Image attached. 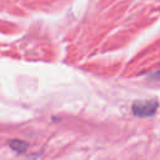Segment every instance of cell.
<instances>
[{"label":"cell","mask_w":160,"mask_h":160,"mask_svg":"<svg viewBox=\"0 0 160 160\" xmlns=\"http://www.w3.org/2000/svg\"><path fill=\"white\" fill-rule=\"evenodd\" d=\"M9 146L11 149L16 150L18 152H22V151H25L28 149V144L24 142V141H21V140H11L9 142Z\"/></svg>","instance_id":"obj_2"},{"label":"cell","mask_w":160,"mask_h":160,"mask_svg":"<svg viewBox=\"0 0 160 160\" xmlns=\"http://www.w3.org/2000/svg\"><path fill=\"white\" fill-rule=\"evenodd\" d=\"M159 108V102L156 100H142V101H136L132 104V112L135 116L139 118H148L151 116L156 112Z\"/></svg>","instance_id":"obj_1"},{"label":"cell","mask_w":160,"mask_h":160,"mask_svg":"<svg viewBox=\"0 0 160 160\" xmlns=\"http://www.w3.org/2000/svg\"><path fill=\"white\" fill-rule=\"evenodd\" d=\"M156 76H160V70H159V71L156 72Z\"/></svg>","instance_id":"obj_3"}]
</instances>
